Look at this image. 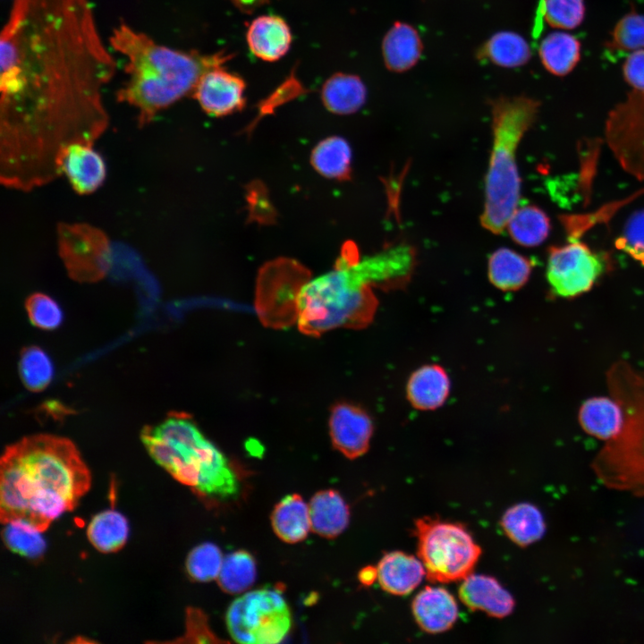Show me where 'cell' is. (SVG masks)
Here are the masks:
<instances>
[{
    "instance_id": "1",
    "label": "cell",
    "mask_w": 644,
    "mask_h": 644,
    "mask_svg": "<svg viewBox=\"0 0 644 644\" xmlns=\"http://www.w3.org/2000/svg\"><path fill=\"white\" fill-rule=\"evenodd\" d=\"M0 36V179L26 192L62 174L69 145L107 129L116 63L89 0H13Z\"/></svg>"
},
{
    "instance_id": "2",
    "label": "cell",
    "mask_w": 644,
    "mask_h": 644,
    "mask_svg": "<svg viewBox=\"0 0 644 644\" xmlns=\"http://www.w3.org/2000/svg\"><path fill=\"white\" fill-rule=\"evenodd\" d=\"M89 470L74 444L51 435L8 445L0 462V519L45 531L72 511L90 487Z\"/></svg>"
},
{
    "instance_id": "3",
    "label": "cell",
    "mask_w": 644,
    "mask_h": 644,
    "mask_svg": "<svg viewBox=\"0 0 644 644\" xmlns=\"http://www.w3.org/2000/svg\"><path fill=\"white\" fill-rule=\"evenodd\" d=\"M109 44L125 61L126 80L116 98L136 111L140 126L150 123L159 112L192 93L205 72L228 59L223 54L169 47L124 21L113 29Z\"/></svg>"
},
{
    "instance_id": "4",
    "label": "cell",
    "mask_w": 644,
    "mask_h": 644,
    "mask_svg": "<svg viewBox=\"0 0 644 644\" xmlns=\"http://www.w3.org/2000/svg\"><path fill=\"white\" fill-rule=\"evenodd\" d=\"M141 439L157 464L199 496L224 500L239 494L240 479L230 461L189 415L173 412L161 424L144 428Z\"/></svg>"
},
{
    "instance_id": "5",
    "label": "cell",
    "mask_w": 644,
    "mask_h": 644,
    "mask_svg": "<svg viewBox=\"0 0 644 644\" xmlns=\"http://www.w3.org/2000/svg\"><path fill=\"white\" fill-rule=\"evenodd\" d=\"M350 245L334 270L309 279L298 297V328L319 336L338 327L360 329L375 316L378 301L372 289L376 276L368 260Z\"/></svg>"
},
{
    "instance_id": "6",
    "label": "cell",
    "mask_w": 644,
    "mask_h": 644,
    "mask_svg": "<svg viewBox=\"0 0 644 644\" xmlns=\"http://www.w3.org/2000/svg\"><path fill=\"white\" fill-rule=\"evenodd\" d=\"M540 103L520 95L499 97L491 103L493 144L485 184L481 225L499 234L518 208L521 177L516 153L521 140L535 122Z\"/></svg>"
},
{
    "instance_id": "7",
    "label": "cell",
    "mask_w": 644,
    "mask_h": 644,
    "mask_svg": "<svg viewBox=\"0 0 644 644\" xmlns=\"http://www.w3.org/2000/svg\"><path fill=\"white\" fill-rule=\"evenodd\" d=\"M607 385L623 410V425L597 454L592 468L606 487L644 497V375L618 361L608 370Z\"/></svg>"
},
{
    "instance_id": "8",
    "label": "cell",
    "mask_w": 644,
    "mask_h": 644,
    "mask_svg": "<svg viewBox=\"0 0 644 644\" xmlns=\"http://www.w3.org/2000/svg\"><path fill=\"white\" fill-rule=\"evenodd\" d=\"M418 555L427 578L448 583L470 574L481 554L469 530L462 524L421 518L415 522Z\"/></svg>"
},
{
    "instance_id": "9",
    "label": "cell",
    "mask_w": 644,
    "mask_h": 644,
    "mask_svg": "<svg viewBox=\"0 0 644 644\" xmlns=\"http://www.w3.org/2000/svg\"><path fill=\"white\" fill-rule=\"evenodd\" d=\"M225 623L236 642L275 644L288 634L292 614L281 593L260 589L238 597L226 612Z\"/></svg>"
},
{
    "instance_id": "10",
    "label": "cell",
    "mask_w": 644,
    "mask_h": 644,
    "mask_svg": "<svg viewBox=\"0 0 644 644\" xmlns=\"http://www.w3.org/2000/svg\"><path fill=\"white\" fill-rule=\"evenodd\" d=\"M309 272L292 259H277L259 272L256 310L269 327L284 328L298 319V297Z\"/></svg>"
},
{
    "instance_id": "11",
    "label": "cell",
    "mask_w": 644,
    "mask_h": 644,
    "mask_svg": "<svg viewBox=\"0 0 644 644\" xmlns=\"http://www.w3.org/2000/svg\"><path fill=\"white\" fill-rule=\"evenodd\" d=\"M58 248L70 276L79 282L97 281L110 267L107 237L89 225H60Z\"/></svg>"
},
{
    "instance_id": "12",
    "label": "cell",
    "mask_w": 644,
    "mask_h": 644,
    "mask_svg": "<svg viewBox=\"0 0 644 644\" xmlns=\"http://www.w3.org/2000/svg\"><path fill=\"white\" fill-rule=\"evenodd\" d=\"M605 270V262L586 244L573 241L551 247L547 278L553 293L572 298L589 292Z\"/></svg>"
},
{
    "instance_id": "13",
    "label": "cell",
    "mask_w": 644,
    "mask_h": 644,
    "mask_svg": "<svg viewBox=\"0 0 644 644\" xmlns=\"http://www.w3.org/2000/svg\"><path fill=\"white\" fill-rule=\"evenodd\" d=\"M244 90L242 78L217 65L202 74L192 93L208 114L219 117L242 109Z\"/></svg>"
},
{
    "instance_id": "14",
    "label": "cell",
    "mask_w": 644,
    "mask_h": 644,
    "mask_svg": "<svg viewBox=\"0 0 644 644\" xmlns=\"http://www.w3.org/2000/svg\"><path fill=\"white\" fill-rule=\"evenodd\" d=\"M373 421L362 408L349 402L335 404L330 412L329 434L334 447L349 459L363 455L369 447Z\"/></svg>"
},
{
    "instance_id": "15",
    "label": "cell",
    "mask_w": 644,
    "mask_h": 644,
    "mask_svg": "<svg viewBox=\"0 0 644 644\" xmlns=\"http://www.w3.org/2000/svg\"><path fill=\"white\" fill-rule=\"evenodd\" d=\"M62 174L79 194H89L98 189L106 179V168L102 156L92 144L69 145L61 157Z\"/></svg>"
},
{
    "instance_id": "16",
    "label": "cell",
    "mask_w": 644,
    "mask_h": 644,
    "mask_svg": "<svg viewBox=\"0 0 644 644\" xmlns=\"http://www.w3.org/2000/svg\"><path fill=\"white\" fill-rule=\"evenodd\" d=\"M462 603L473 611L503 618L514 608L512 595L493 577L482 574H470L463 579L459 588Z\"/></svg>"
},
{
    "instance_id": "17",
    "label": "cell",
    "mask_w": 644,
    "mask_h": 644,
    "mask_svg": "<svg viewBox=\"0 0 644 644\" xmlns=\"http://www.w3.org/2000/svg\"><path fill=\"white\" fill-rule=\"evenodd\" d=\"M411 610L420 629L433 634L452 628L459 614L455 598L441 587H426L419 591L412 601Z\"/></svg>"
},
{
    "instance_id": "18",
    "label": "cell",
    "mask_w": 644,
    "mask_h": 644,
    "mask_svg": "<svg viewBox=\"0 0 644 644\" xmlns=\"http://www.w3.org/2000/svg\"><path fill=\"white\" fill-rule=\"evenodd\" d=\"M451 381L446 370L437 364H427L415 369L406 384V397L419 411H434L446 402Z\"/></svg>"
},
{
    "instance_id": "19",
    "label": "cell",
    "mask_w": 644,
    "mask_h": 644,
    "mask_svg": "<svg viewBox=\"0 0 644 644\" xmlns=\"http://www.w3.org/2000/svg\"><path fill=\"white\" fill-rule=\"evenodd\" d=\"M381 51L386 69L402 73L419 63L423 53V42L416 28L397 21L385 34Z\"/></svg>"
},
{
    "instance_id": "20",
    "label": "cell",
    "mask_w": 644,
    "mask_h": 644,
    "mask_svg": "<svg viewBox=\"0 0 644 644\" xmlns=\"http://www.w3.org/2000/svg\"><path fill=\"white\" fill-rule=\"evenodd\" d=\"M250 52L258 58L274 62L290 48L292 33L286 21L276 15L258 16L250 23L247 35Z\"/></svg>"
},
{
    "instance_id": "21",
    "label": "cell",
    "mask_w": 644,
    "mask_h": 644,
    "mask_svg": "<svg viewBox=\"0 0 644 644\" xmlns=\"http://www.w3.org/2000/svg\"><path fill=\"white\" fill-rule=\"evenodd\" d=\"M377 581L381 588L392 594L404 596L414 590L426 575L420 559L402 551L386 554L379 561Z\"/></svg>"
},
{
    "instance_id": "22",
    "label": "cell",
    "mask_w": 644,
    "mask_h": 644,
    "mask_svg": "<svg viewBox=\"0 0 644 644\" xmlns=\"http://www.w3.org/2000/svg\"><path fill=\"white\" fill-rule=\"evenodd\" d=\"M309 508L311 530L321 537L334 538L349 524V506L335 490L317 492L310 499Z\"/></svg>"
},
{
    "instance_id": "23",
    "label": "cell",
    "mask_w": 644,
    "mask_h": 644,
    "mask_svg": "<svg viewBox=\"0 0 644 644\" xmlns=\"http://www.w3.org/2000/svg\"><path fill=\"white\" fill-rule=\"evenodd\" d=\"M579 420L589 435L608 441L620 433L623 412L614 398L592 397L580 406Z\"/></svg>"
},
{
    "instance_id": "24",
    "label": "cell",
    "mask_w": 644,
    "mask_h": 644,
    "mask_svg": "<svg viewBox=\"0 0 644 644\" xmlns=\"http://www.w3.org/2000/svg\"><path fill=\"white\" fill-rule=\"evenodd\" d=\"M271 524L275 535L284 542L302 541L311 529L309 505L300 495H287L275 506Z\"/></svg>"
},
{
    "instance_id": "25",
    "label": "cell",
    "mask_w": 644,
    "mask_h": 644,
    "mask_svg": "<svg viewBox=\"0 0 644 644\" xmlns=\"http://www.w3.org/2000/svg\"><path fill=\"white\" fill-rule=\"evenodd\" d=\"M321 98L325 107L331 113L351 114L365 104L367 89L359 76L336 73L324 83Z\"/></svg>"
},
{
    "instance_id": "26",
    "label": "cell",
    "mask_w": 644,
    "mask_h": 644,
    "mask_svg": "<svg viewBox=\"0 0 644 644\" xmlns=\"http://www.w3.org/2000/svg\"><path fill=\"white\" fill-rule=\"evenodd\" d=\"M477 57L502 68H517L530 61L531 49L528 41L519 33L501 30L482 44Z\"/></svg>"
},
{
    "instance_id": "27",
    "label": "cell",
    "mask_w": 644,
    "mask_h": 644,
    "mask_svg": "<svg viewBox=\"0 0 644 644\" xmlns=\"http://www.w3.org/2000/svg\"><path fill=\"white\" fill-rule=\"evenodd\" d=\"M531 261L508 248H500L489 257L487 275L490 283L504 292L517 291L529 280Z\"/></svg>"
},
{
    "instance_id": "28",
    "label": "cell",
    "mask_w": 644,
    "mask_h": 644,
    "mask_svg": "<svg viewBox=\"0 0 644 644\" xmlns=\"http://www.w3.org/2000/svg\"><path fill=\"white\" fill-rule=\"evenodd\" d=\"M538 55L548 72L563 77L569 74L580 62V42L565 31H554L541 40Z\"/></svg>"
},
{
    "instance_id": "29",
    "label": "cell",
    "mask_w": 644,
    "mask_h": 644,
    "mask_svg": "<svg viewBox=\"0 0 644 644\" xmlns=\"http://www.w3.org/2000/svg\"><path fill=\"white\" fill-rule=\"evenodd\" d=\"M506 536L521 547L538 541L546 532V523L540 510L530 503H520L506 510L501 520Z\"/></svg>"
},
{
    "instance_id": "30",
    "label": "cell",
    "mask_w": 644,
    "mask_h": 644,
    "mask_svg": "<svg viewBox=\"0 0 644 644\" xmlns=\"http://www.w3.org/2000/svg\"><path fill=\"white\" fill-rule=\"evenodd\" d=\"M310 163L322 176L337 181L349 180L352 173V149L342 137L321 140L312 150Z\"/></svg>"
},
{
    "instance_id": "31",
    "label": "cell",
    "mask_w": 644,
    "mask_h": 644,
    "mask_svg": "<svg viewBox=\"0 0 644 644\" xmlns=\"http://www.w3.org/2000/svg\"><path fill=\"white\" fill-rule=\"evenodd\" d=\"M129 526L126 518L114 510H105L96 514L87 528V537L92 546L101 553L120 550L128 538Z\"/></svg>"
},
{
    "instance_id": "32",
    "label": "cell",
    "mask_w": 644,
    "mask_h": 644,
    "mask_svg": "<svg viewBox=\"0 0 644 644\" xmlns=\"http://www.w3.org/2000/svg\"><path fill=\"white\" fill-rule=\"evenodd\" d=\"M506 228L516 243L534 247L541 244L548 236L550 220L539 208L524 206L513 211Z\"/></svg>"
},
{
    "instance_id": "33",
    "label": "cell",
    "mask_w": 644,
    "mask_h": 644,
    "mask_svg": "<svg viewBox=\"0 0 644 644\" xmlns=\"http://www.w3.org/2000/svg\"><path fill=\"white\" fill-rule=\"evenodd\" d=\"M257 576L254 557L245 550L227 555L217 577L221 589L228 594H240L253 585Z\"/></svg>"
},
{
    "instance_id": "34",
    "label": "cell",
    "mask_w": 644,
    "mask_h": 644,
    "mask_svg": "<svg viewBox=\"0 0 644 644\" xmlns=\"http://www.w3.org/2000/svg\"><path fill=\"white\" fill-rule=\"evenodd\" d=\"M606 49L615 53H631L644 48V14L632 9L622 16L613 28Z\"/></svg>"
},
{
    "instance_id": "35",
    "label": "cell",
    "mask_w": 644,
    "mask_h": 644,
    "mask_svg": "<svg viewBox=\"0 0 644 644\" xmlns=\"http://www.w3.org/2000/svg\"><path fill=\"white\" fill-rule=\"evenodd\" d=\"M19 372L24 386L31 391H41L50 383L54 367L49 356L37 346L25 348L20 358Z\"/></svg>"
},
{
    "instance_id": "36",
    "label": "cell",
    "mask_w": 644,
    "mask_h": 644,
    "mask_svg": "<svg viewBox=\"0 0 644 644\" xmlns=\"http://www.w3.org/2000/svg\"><path fill=\"white\" fill-rule=\"evenodd\" d=\"M4 525L3 539L11 551L33 559L43 554L46 542L41 531L21 521H8Z\"/></svg>"
},
{
    "instance_id": "37",
    "label": "cell",
    "mask_w": 644,
    "mask_h": 644,
    "mask_svg": "<svg viewBox=\"0 0 644 644\" xmlns=\"http://www.w3.org/2000/svg\"><path fill=\"white\" fill-rule=\"evenodd\" d=\"M223 560L221 550L216 545L202 543L188 554L186 570L192 580L208 582L217 579Z\"/></svg>"
},
{
    "instance_id": "38",
    "label": "cell",
    "mask_w": 644,
    "mask_h": 644,
    "mask_svg": "<svg viewBox=\"0 0 644 644\" xmlns=\"http://www.w3.org/2000/svg\"><path fill=\"white\" fill-rule=\"evenodd\" d=\"M540 7L550 27L566 30L579 27L586 13L584 0H542Z\"/></svg>"
},
{
    "instance_id": "39",
    "label": "cell",
    "mask_w": 644,
    "mask_h": 644,
    "mask_svg": "<svg viewBox=\"0 0 644 644\" xmlns=\"http://www.w3.org/2000/svg\"><path fill=\"white\" fill-rule=\"evenodd\" d=\"M25 306L30 322L40 329H55L63 321V312L59 305L47 294H31Z\"/></svg>"
},
{
    "instance_id": "40",
    "label": "cell",
    "mask_w": 644,
    "mask_h": 644,
    "mask_svg": "<svg viewBox=\"0 0 644 644\" xmlns=\"http://www.w3.org/2000/svg\"><path fill=\"white\" fill-rule=\"evenodd\" d=\"M615 244L618 249L644 265V210L630 217Z\"/></svg>"
},
{
    "instance_id": "41",
    "label": "cell",
    "mask_w": 644,
    "mask_h": 644,
    "mask_svg": "<svg viewBox=\"0 0 644 644\" xmlns=\"http://www.w3.org/2000/svg\"><path fill=\"white\" fill-rule=\"evenodd\" d=\"M622 72L624 80L633 91L644 92V48L627 55Z\"/></svg>"
},
{
    "instance_id": "42",
    "label": "cell",
    "mask_w": 644,
    "mask_h": 644,
    "mask_svg": "<svg viewBox=\"0 0 644 644\" xmlns=\"http://www.w3.org/2000/svg\"><path fill=\"white\" fill-rule=\"evenodd\" d=\"M184 637L192 638L193 641L213 642L214 634L210 632L205 614L197 609L187 610V631Z\"/></svg>"
},
{
    "instance_id": "43",
    "label": "cell",
    "mask_w": 644,
    "mask_h": 644,
    "mask_svg": "<svg viewBox=\"0 0 644 644\" xmlns=\"http://www.w3.org/2000/svg\"><path fill=\"white\" fill-rule=\"evenodd\" d=\"M359 579L364 585L372 584L376 580H377V568L371 566L363 568L359 573Z\"/></svg>"
}]
</instances>
